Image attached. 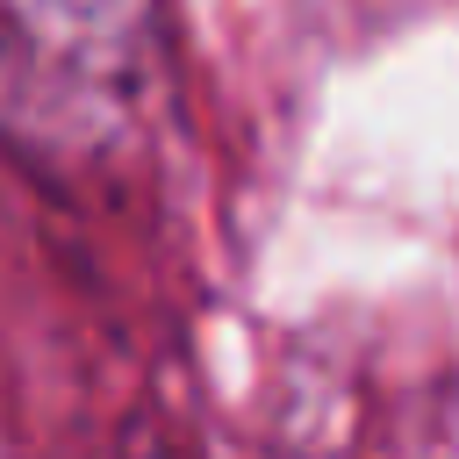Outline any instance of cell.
<instances>
[{
    "mask_svg": "<svg viewBox=\"0 0 459 459\" xmlns=\"http://www.w3.org/2000/svg\"><path fill=\"white\" fill-rule=\"evenodd\" d=\"M108 459H194V452H186L158 416H136V423L115 437V452H108Z\"/></svg>",
    "mask_w": 459,
    "mask_h": 459,
    "instance_id": "7a4b0ae2",
    "label": "cell"
},
{
    "mask_svg": "<svg viewBox=\"0 0 459 459\" xmlns=\"http://www.w3.org/2000/svg\"><path fill=\"white\" fill-rule=\"evenodd\" d=\"M172 93L165 0H0V143L43 179L143 165Z\"/></svg>",
    "mask_w": 459,
    "mask_h": 459,
    "instance_id": "6da1fadb",
    "label": "cell"
}]
</instances>
